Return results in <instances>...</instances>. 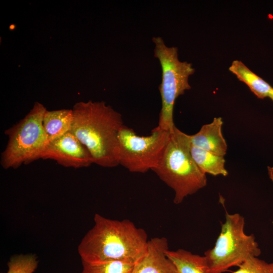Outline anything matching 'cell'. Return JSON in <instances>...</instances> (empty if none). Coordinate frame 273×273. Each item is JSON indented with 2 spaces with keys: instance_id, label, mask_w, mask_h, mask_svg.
I'll list each match as a JSON object with an SVG mask.
<instances>
[{
  "instance_id": "ac0fdd59",
  "label": "cell",
  "mask_w": 273,
  "mask_h": 273,
  "mask_svg": "<svg viewBox=\"0 0 273 273\" xmlns=\"http://www.w3.org/2000/svg\"><path fill=\"white\" fill-rule=\"evenodd\" d=\"M268 97H269L271 99V100L273 101V88L270 92Z\"/></svg>"
},
{
  "instance_id": "8992f818",
  "label": "cell",
  "mask_w": 273,
  "mask_h": 273,
  "mask_svg": "<svg viewBox=\"0 0 273 273\" xmlns=\"http://www.w3.org/2000/svg\"><path fill=\"white\" fill-rule=\"evenodd\" d=\"M154 56L159 60L162 70L159 91L161 99L158 125L159 128L171 131L175 126L173 122V109L177 98L191 88L189 77L195 69L190 63L180 61L178 49L168 47L161 37L152 38Z\"/></svg>"
},
{
  "instance_id": "8fae6325",
  "label": "cell",
  "mask_w": 273,
  "mask_h": 273,
  "mask_svg": "<svg viewBox=\"0 0 273 273\" xmlns=\"http://www.w3.org/2000/svg\"><path fill=\"white\" fill-rule=\"evenodd\" d=\"M73 123L72 109H60L45 112L42 125L49 142L71 131Z\"/></svg>"
},
{
  "instance_id": "5b68a950",
  "label": "cell",
  "mask_w": 273,
  "mask_h": 273,
  "mask_svg": "<svg viewBox=\"0 0 273 273\" xmlns=\"http://www.w3.org/2000/svg\"><path fill=\"white\" fill-rule=\"evenodd\" d=\"M225 215L214 246L204 252L208 273H224L250 257H258L261 252L254 235L245 233L244 217L226 211Z\"/></svg>"
},
{
  "instance_id": "6da1fadb",
  "label": "cell",
  "mask_w": 273,
  "mask_h": 273,
  "mask_svg": "<svg viewBox=\"0 0 273 273\" xmlns=\"http://www.w3.org/2000/svg\"><path fill=\"white\" fill-rule=\"evenodd\" d=\"M94 221L93 226L78 246L81 261L135 264L144 256L149 240L144 229L129 219H111L98 213L95 214Z\"/></svg>"
},
{
  "instance_id": "30bf717a",
  "label": "cell",
  "mask_w": 273,
  "mask_h": 273,
  "mask_svg": "<svg viewBox=\"0 0 273 273\" xmlns=\"http://www.w3.org/2000/svg\"><path fill=\"white\" fill-rule=\"evenodd\" d=\"M222 124L221 117H215L211 123L203 125L197 133L190 135L192 145L224 156L227 144L222 133Z\"/></svg>"
},
{
  "instance_id": "9c48e42d",
  "label": "cell",
  "mask_w": 273,
  "mask_h": 273,
  "mask_svg": "<svg viewBox=\"0 0 273 273\" xmlns=\"http://www.w3.org/2000/svg\"><path fill=\"white\" fill-rule=\"evenodd\" d=\"M169 249L165 237L149 240L144 256L134 264L132 273H179L166 252Z\"/></svg>"
},
{
  "instance_id": "52a82bcc",
  "label": "cell",
  "mask_w": 273,
  "mask_h": 273,
  "mask_svg": "<svg viewBox=\"0 0 273 273\" xmlns=\"http://www.w3.org/2000/svg\"><path fill=\"white\" fill-rule=\"evenodd\" d=\"M170 132L156 126L150 135L140 136L123 125L117 136L118 164L131 172L144 173L152 170L161 158Z\"/></svg>"
},
{
  "instance_id": "e0dca14e",
  "label": "cell",
  "mask_w": 273,
  "mask_h": 273,
  "mask_svg": "<svg viewBox=\"0 0 273 273\" xmlns=\"http://www.w3.org/2000/svg\"><path fill=\"white\" fill-rule=\"evenodd\" d=\"M233 273H273V262L268 263L258 257H250Z\"/></svg>"
},
{
  "instance_id": "ba28073f",
  "label": "cell",
  "mask_w": 273,
  "mask_h": 273,
  "mask_svg": "<svg viewBox=\"0 0 273 273\" xmlns=\"http://www.w3.org/2000/svg\"><path fill=\"white\" fill-rule=\"evenodd\" d=\"M41 159H53L66 167H86L94 163L86 147L70 131L49 142Z\"/></svg>"
},
{
  "instance_id": "2e32d148",
  "label": "cell",
  "mask_w": 273,
  "mask_h": 273,
  "mask_svg": "<svg viewBox=\"0 0 273 273\" xmlns=\"http://www.w3.org/2000/svg\"><path fill=\"white\" fill-rule=\"evenodd\" d=\"M38 261L35 254H21L11 257L7 263L6 273H33L37 268Z\"/></svg>"
},
{
  "instance_id": "7c38bea8",
  "label": "cell",
  "mask_w": 273,
  "mask_h": 273,
  "mask_svg": "<svg viewBox=\"0 0 273 273\" xmlns=\"http://www.w3.org/2000/svg\"><path fill=\"white\" fill-rule=\"evenodd\" d=\"M229 70L239 80L245 83L258 98L263 99L268 97L273 87L250 70L242 62L237 60L233 61L229 67Z\"/></svg>"
},
{
  "instance_id": "4fadbf2b",
  "label": "cell",
  "mask_w": 273,
  "mask_h": 273,
  "mask_svg": "<svg viewBox=\"0 0 273 273\" xmlns=\"http://www.w3.org/2000/svg\"><path fill=\"white\" fill-rule=\"evenodd\" d=\"M166 254L174 263L179 273H208L204 256L193 254L183 249L176 250L168 249Z\"/></svg>"
},
{
  "instance_id": "277c9868",
  "label": "cell",
  "mask_w": 273,
  "mask_h": 273,
  "mask_svg": "<svg viewBox=\"0 0 273 273\" xmlns=\"http://www.w3.org/2000/svg\"><path fill=\"white\" fill-rule=\"evenodd\" d=\"M46 111L42 104L35 102L23 119L5 131L9 140L1 155V164L4 169H16L41 159L49 144L42 125Z\"/></svg>"
},
{
  "instance_id": "5bb4252c",
  "label": "cell",
  "mask_w": 273,
  "mask_h": 273,
  "mask_svg": "<svg viewBox=\"0 0 273 273\" xmlns=\"http://www.w3.org/2000/svg\"><path fill=\"white\" fill-rule=\"evenodd\" d=\"M191 152L197 165L204 173L224 176L228 174L224 166L225 161L224 156L216 155L192 145Z\"/></svg>"
},
{
  "instance_id": "9a60e30c",
  "label": "cell",
  "mask_w": 273,
  "mask_h": 273,
  "mask_svg": "<svg viewBox=\"0 0 273 273\" xmlns=\"http://www.w3.org/2000/svg\"><path fill=\"white\" fill-rule=\"evenodd\" d=\"M81 262V273H132L134 265V264L122 261L99 263Z\"/></svg>"
},
{
  "instance_id": "7a4b0ae2",
  "label": "cell",
  "mask_w": 273,
  "mask_h": 273,
  "mask_svg": "<svg viewBox=\"0 0 273 273\" xmlns=\"http://www.w3.org/2000/svg\"><path fill=\"white\" fill-rule=\"evenodd\" d=\"M72 133L86 147L94 163L104 167L118 165L117 136L124 125L121 115L104 102H79L73 107Z\"/></svg>"
},
{
  "instance_id": "3957f363",
  "label": "cell",
  "mask_w": 273,
  "mask_h": 273,
  "mask_svg": "<svg viewBox=\"0 0 273 273\" xmlns=\"http://www.w3.org/2000/svg\"><path fill=\"white\" fill-rule=\"evenodd\" d=\"M190 135L176 126L168 140L157 166L152 170L174 192L173 203H181L207 185V177L194 160L191 152Z\"/></svg>"
}]
</instances>
